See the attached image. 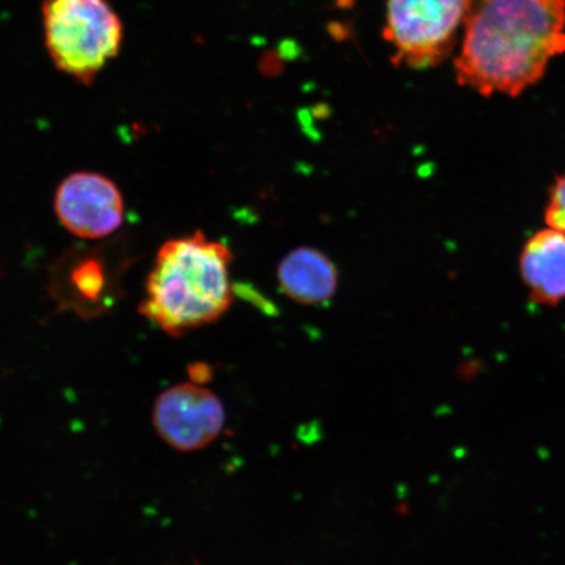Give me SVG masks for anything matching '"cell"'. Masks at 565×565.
<instances>
[{"label":"cell","mask_w":565,"mask_h":565,"mask_svg":"<svg viewBox=\"0 0 565 565\" xmlns=\"http://www.w3.org/2000/svg\"><path fill=\"white\" fill-rule=\"evenodd\" d=\"M56 217L74 236L100 239L124 223L125 203L115 181L97 172H75L56 188Z\"/></svg>","instance_id":"6"},{"label":"cell","mask_w":565,"mask_h":565,"mask_svg":"<svg viewBox=\"0 0 565 565\" xmlns=\"http://www.w3.org/2000/svg\"><path fill=\"white\" fill-rule=\"evenodd\" d=\"M42 24L53 65L83 86L121 53L124 24L109 0H44Z\"/></svg>","instance_id":"3"},{"label":"cell","mask_w":565,"mask_h":565,"mask_svg":"<svg viewBox=\"0 0 565 565\" xmlns=\"http://www.w3.org/2000/svg\"><path fill=\"white\" fill-rule=\"evenodd\" d=\"M545 218L550 228L565 235V174L559 177L551 189Z\"/></svg>","instance_id":"10"},{"label":"cell","mask_w":565,"mask_h":565,"mask_svg":"<svg viewBox=\"0 0 565 565\" xmlns=\"http://www.w3.org/2000/svg\"><path fill=\"white\" fill-rule=\"evenodd\" d=\"M188 372L192 383L198 385L207 384L212 377L211 366L204 363L190 364Z\"/></svg>","instance_id":"11"},{"label":"cell","mask_w":565,"mask_h":565,"mask_svg":"<svg viewBox=\"0 0 565 565\" xmlns=\"http://www.w3.org/2000/svg\"><path fill=\"white\" fill-rule=\"evenodd\" d=\"M565 52V0H472L457 81L483 96H519Z\"/></svg>","instance_id":"1"},{"label":"cell","mask_w":565,"mask_h":565,"mask_svg":"<svg viewBox=\"0 0 565 565\" xmlns=\"http://www.w3.org/2000/svg\"><path fill=\"white\" fill-rule=\"evenodd\" d=\"M232 252L202 231L162 244L139 313L166 334L182 337L227 313L233 302Z\"/></svg>","instance_id":"2"},{"label":"cell","mask_w":565,"mask_h":565,"mask_svg":"<svg viewBox=\"0 0 565 565\" xmlns=\"http://www.w3.org/2000/svg\"><path fill=\"white\" fill-rule=\"evenodd\" d=\"M472 0H387L385 39L395 62L426 70L439 65L454 51L457 32Z\"/></svg>","instance_id":"4"},{"label":"cell","mask_w":565,"mask_h":565,"mask_svg":"<svg viewBox=\"0 0 565 565\" xmlns=\"http://www.w3.org/2000/svg\"><path fill=\"white\" fill-rule=\"evenodd\" d=\"M65 291L67 301L76 308L102 307L108 291V274L103 260L97 257L76 260L67 273Z\"/></svg>","instance_id":"9"},{"label":"cell","mask_w":565,"mask_h":565,"mask_svg":"<svg viewBox=\"0 0 565 565\" xmlns=\"http://www.w3.org/2000/svg\"><path fill=\"white\" fill-rule=\"evenodd\" d=\"M282 294L302 306H318L334 298L338 270L327 254L313 247H299L288 253L278 267Z\"/></svg>","instance_id":"8"},{"label":"cell","mask_w":565,"mask_h":565,"mask_svg":"<svg viewBox=\"0 0 565 565\" xmlns=\"http://www.w3.org/2000/svg\"><path fill=\"white\" fill-rule=\"evenodd\" d=\"M520 271L530 298L541 306L565 299V235L542 230L529 239L521 253Z\"/></svg>","instance_id":"7"},{"label":"cell","mask_w":565,"mask_h":565,"mask_svg":"<svg viewBox=\"0 0 565 565\" xmlns=\"http://www.w3.org/2000/svg\"><path fill=\"white\" fill-rule=\"evenodd\" d=\"M152 422L169 447L189 454L217 439L224 428L225 409L210 388L182 383L167 388L154 401Z\"/></svg>","instance_id":"5"}]
</instances>
